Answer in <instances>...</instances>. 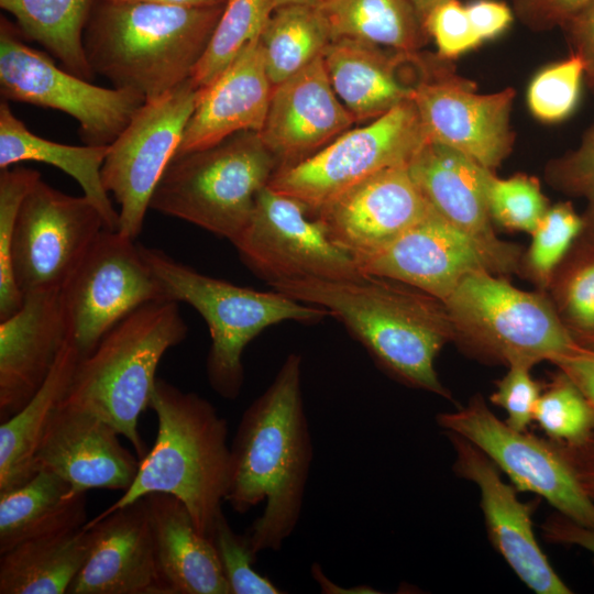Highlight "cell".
<instances>
[{"mask_svg": "<svg viewBox=\"0 0 594 594\" xmlns=\"http://www.w3.org/2000/svg\"><path fill=\"white\" fill-rule=\"evenodd\" d=\"M230 447L226 503L239 514L264 503L246 536L256 556L278 551L298 525L314 459L298 353L244 410Z\"/></svg>", "mask_w": 594, "mask_h": 594, "instance_id": "cell-1", "label": "cell"}, {"mask_svg": "<svg viewBox=\"0 0 594 594\" xmlns=\"http://www.w3.org/2000/svg\"><path fill=\"white\" fill-rule=\"evenodd\" d=\"M270 286L324 308L394 380L452 398L435 367L439 352L453 341L451 318L439 298L399 280L367 274L289 279Z\"/></svg>", "mask_w": 594, "mask_h": 594, "instance_id": "cell-2", "label": "cell"}, {"mask_svg": "<svg viewBox=\"0 0 594 594\" xmlns=\"http://www.w3.org/2000/svg\"><path fill=\"white\" fill-rule=\"evenodd\" d=\"M222 9L99 0L84 33L88 63L116 88L160 98L191 78Z\"/></svg>", "mask_w": 594, "mask_h": 594, "instance_id": "cell-3", "label": "cell"}, {"mask_svg": "<svg viewBox=\"0 0 594 594\" xmlns=\"http://www.w3.org/2000/svg\"><path fill=\"white\" fill-rule=\"evenodd\" d=\"M150 408L158 422L155 442L140 460L131 486L97 516L165 493L178 498L198 531L211 539L231 480L228 422L209 400L162 378L155 382Z\"/></svg>", "mask_w": 594, "mask_h": 594, "instance_id": "cell-4", "label": "cell"}, {"mask_svg": "<svg viewBox=\"0 0 594 594\" xmlns=\"http://www.w3.org/2000/svg\"><path fill=\"white\" fill-rule=\"evenodd\" d=\"M187 331L177 301L143 305L79 359L61 405L111 425L141 460L148 450L139 432V418L150 407L160 361L184 341Z\"/></svg>", "mask_w": 594, "mask_h": 594, "instance_id": "cell-5", "label": "cell"}, {"mask_svg": "<svg viewBox=\"0 0 594 594\" xmlns=\"http://www.w3.org/2000/svg\"><path fill=\"white\" fill-rule=\"evenodd\" d=\"M144 260L166 299L186 302L206 321L211 337L206 372L211 388L235 399L243 387L242 355L266 328L284 321L315 324L324 308L295 300L277 290L260 292L205 275L164 251L140 244Z\"/></svg>", "mask_w": 594, "mask_h": 594, "instance_id": "cell-6", "label": "cell"}, {"mask_svg": "<svg viewBox=\"0 0 594 594\" xmlns=\"http://www.w3.org/2000/svg\"><path fill=\"white\" fill-rule=\"evenodd\" d=\"M443 302L452 342L484 363L531 369L579 346L547 292L519 289L488 271L466 275Z\"/></svg>", "mask_w": 594, "mask_h": 594, "instance_id": "cell-7", "label": "cell"}, {"mask_svg": "<svg viewBox=\"0 0 594 594\" xmlns=\"http://www.w3.org/2000/svg\"><path fill=\"white\" fill-rule=\"evenodd\" d=\"M277 168L257 132H239L211 147L175 156L150 208L232 243Z\"/></svg>", "mask_w": 594, "mask_h": 594, "instance_id": "cell-8", "label": "cell"}, {"mask_svg": "<svg viewBox=\"0 0 594 594\" xmlns=\"http://www.w3.org/2000/svg\"><path fill=\"white\" fill-rule=\"evenodd\" d=\"M427 139L414 101L407 100L364 127L349 129L308 158L278 168L267 185L314 215L372 175L408 165Z\"/></svg>", "mask_w": 594, "mask_h": 594, "instance_id": "cell-9", "label": "cell"}, {"mask_svg": "<svg viewBox=\"0 0 594 594\" xmlns=\"http://www.w3.org/2000/svg\"><path fill=\"white\" fill-rule=\"evenodd\" d=\"M0 92L12 100L59 110L79 123L86 145H109L145 98L132 90L105 88L62 69L26 45L12 24L0 22Z\"/></svg>", "mask_w": 594, "mask_h": 594, "instance_id": "cell-10", "label": "cell"}, {"mask_svg": "<svg viewBox=\"0 0 594 594\" xmlns=\"http://www.w3.org/2000/svg\"><path fill=\"white\" fill-rule=\"evenodd\" d=\"M67 339L88 355L121 320L145 304L168 300L139 243L105 229L61 288Z\"/></svg>", "mask_w": 594, "mask_h": 594, "instance_id": "cell-11", "label": "cell"}, {"mask_svg": "<svg viewBox=\"0 0 594 594\" xmlns=\"http://www.w3.org/2000/svg\"><path fill=\"white\" fill-rule=\"evenodd\" d=\"M241 261L270 284L289 279H341L363 274L323 223L299 200L266 185L232 242Z\"/></svg>", "mask_w": 594, "mask_h": 594, "instance_id": "cell-12", "label": "cell"}, {"mask_svg": "<svg viewBox=\"0 0 594 594\" xmlns=\"http://www.w3.org/2000/svg\"><path fill=\"white\" fill-rule=\"evenodd\" d=\"M197 91L190 78L145 101L109 144L102 182L120 206L118 231L131 239L141 233L155 188L177 153Z\"/></svg>", "mask_w": 594, "mask_h": 594, "instance_id": "cell-13", "label": "cell"}, {"mask_svg": "<svg viewBox=\"0 0 594 594\" xmlns=\"http://www.w3.org/2000/svg\"><path fill=\"white\" fill-rule=\"evenodd\" d=\"M444 431L454 432L481 450L513 482L546 499L559 514L594 528V502L581 488L552 440L518 431L498 419L475 394L469 403L436 417Z\"/></svg>", "mask_w": 594, "mask_h": 594, "instance_id": "cell-14", "label": "cell"}, {"mask_svg": "<svg viewBox=\"0 0 594 594\" xmlns=\"http://www.w3.org/2000/svg\"><path fill=\"white\" fill-rule=\"evenodd\" d=\"M107 229L97 207L40 178L25 196L11 241V266L23 294L61 289Z\"/></svg>", "mask_w": 594, "mask_h": 594, "instance_id": "cell-15", "label": "cell"}, {"mask_svg": "<svg viewBox=\"0 0 594 594\" xmlns=\"http://www.w3.org/2000/svg\"><path fill=\"white\" fill-rule=\"evenodd\" d=\"M437 56L417 82L413 101L429 140L455 148L495 172L512 153L515 134L510 113L515 90L479 94Z\"/></svg>", "mask_w": 594, "mask_h": 594, "instance_id": "cell-16", "label": "cell"}, {"mask_svg": "<svg viewBox=\"0 0 594 594\" xmlns=\"http://www.w3.org/2000/svg\"><path fill=\"white\" fill-rule=\"evenodd\" d=\"M454 451L458 476L473 482L488 539L518 579L537 594H571L572 590L551 566L532 528L534 504L522 503L517 488L503 481L498 468L474 444L446 432Z\"/></svg>", "mask_w": 594, "mask_h": 594, "instance_id": "cell-17", "label": "cell"}, {"mask_svg": "<svg viewBox=\"0 0 594 594\" xmlns=\"http://www.w3.org/2000/svg\"><path fill=\"white\" fill-rule=\"evenodd\" d=\"M432 210L404 165L372 175L314 216L360 266Z\"/></svg>", "mask_w": 594, "mask_h": 594, "instance_id": "cell-18", "label": "cell"}, {"mask_svg": "<svg viewBox=\"0 0 594 594\" xmlns=\"http://www.w3.org/2000/svg\"><path fill=\"white\" fill-rule=\"evenodd\" d=\"M408 170L429 205L483 248L503 276L520 273L522 248L501 240L490 217L485 195L490 169L455 148L427 139Z\"/></svg>", "mask_w": 594, "mask_h": 594, "instance_id": "cell-19", "label": "cell"}, {"mask_svg": "<svg viewBox=\"0 0 594 594\" xmlns=\"http://www.w3.org/2000/svg\"><path fill=\"white\" fill-rule=\"evenodd\" d=\"M84 527L90 550L67 594H169L157 565L147 496Z\"/></svg>", "mask_w": 594, "mask_h": 594, "instance_id": "cell-20", "label": "cell"}, {"mask_svg": "<svg viewBox=\"0 0 594 594\" xmlns=\"http://www.w3.org/2000/svg\"><path fill=\"white\" fill-rule=\"evenodd\" d=\"M360 270L363 274L399 280L442 301L473 272L502 275L497 263L483 248L435 209L363 262Z\"/></svg>", "mask_w": 594, "mask_h": 594, "instance_id": "cell-21", "label": "cell"}, {"mask_svg": "<svg viewBox=\"0 0 594 594\" xmlns=\"http://www.w3.org/2000/svg\"><path fill=\"white\" fill-rule=\"evenodd\" d=\"M354 122L334 92L320 56L273 87L257 134L282 168L314 155Z\"/></svg>", "mask_w": 594, "mask_h": 594, "instance_id": "cell-22", "label": "cell"}, {"mask_svg": "<svg viewBox=\"0 0 594 594\" xmlns=\"http://www.w3.org/2000/svg\"><path fill=\"white\" fill-rule=\"evenodd\" d=\"M119 435L96 415L59 405L36 451L35 470L57 474L75 493L124 492L136 477L140 459L122 446Z\"/></svg>", "mask_w": 594, "mask_h": 594, "instance_id": "cell-23", "label": "cell"}, {"mask_svg": "<svg viewBox=\"0 0 594 594\" xmlns=\"http://www.w3.org/2000/svg\"><path fill=\"white\" fill-rule=\"evenodd\" d=\"M61 289L24 295L0 320V421L21 410L43 385L67 340Z\"/></svg>", "mask_w": 594, "mask_h": 594, "instance_id": "cell-24", "label": "cell"}, {"mask_svg": "<svg viewBox=\"0 0 594 594\" xmlns=\"http://www.w3.org/2000/svg\"><path fill=\"white\" fill-rule=\"evenodd\" d=\"M272 90L258 40L209 85L198 89L194 111L175 156L211 147L239 132L258 133Z\"/></svg>", "mask_w": 594, "mask_h": 594, "instance_id": "cell-25", "label": "cell"}, {"mask_svg": "<svg viewBox=\"0 0 594 594\" xmlns=\"http://www.w3.org/2000/svg\"><path fill=\"white\" fill-rule=\"evenodd\" d=\"M413 54H389L382 46L340 37L327 45L322 59L338 98L355 122H364L413 99L416 85L399 75Z\"/></svg>", "mask_w": 594, "mask_h": 594, "instance_id": "cell-26", "label": "cell"}, {"mask_svg": "<svg viewBox=\"0 0 594 594\" xmlns=\"http://www.w3.org/2000/svg\"><path fill=\"white\" fill-rule=\"evenodd\" d=\"M146 496L157 565L169 594H230L217 549L187 507L169 494Z\"/></svg>", "mask_w": 594, "mask_h": 594, "instance_id": "cell-27", "label": "cell"}, {"mask_svg": "<svg viewBox=\"0 0 594 594\" xmlns=\"http://www.w3.org/2000/svg\"><path fill=\"white\" fill-rule=\"evenodd\" d=\"M86 493L57 474L38 470L28 482L0 491V554L36 538L84 527Z\"/></svg>", "mask_w": 594, "mask_h": 594, "instance_id": "cell-28", "label": "cell"}, {"mask_svg": "<svg viewBox=\"0 0 594 594\" xmlns=\"http://www.w3.org/2000/svg\"><path fill=\"white\" fill-rule=\"evenodd\" d=\"M109 145H66L31 132L11 111L0 103V168L20 162L51 164L73 177L99 210L108 230H118L119 212L114 209L102 182L101 169Z\"/></svg>", "mask_w": 594, "mask_h": 594, "instance_id": "cell-29", "label": "cell"}, {"mask_svg": "<svg viewBox=\"0 0 594 594\" xmlns=\"http://www.w3.org/2000/svg\"><path fill=\"white\" fill-rule=\"evenodd\" d=\"M80 356L67 339L43 385L16 414L0 425V491L28 482L34 458L58 409Z\"/></svg>", "mask_w": 594, "mask_h": 594, "instance_id": "cell-30", "label": "cell"}, {"mask_svg": "<svg viewBox=\"0 0 594 594\" xmlns=\"http://www.w3.org/2000/svg\"><path fill=\"white\" fill-rule=\"evenodd\" d=\"M85 527L24 541L0 554V594H64L86 562Z\"/></svg>", "mask_w": 594, "mask_h": 594, "instance_id": "cell-31", "label": "cell"}, {"mask_svg": "<svg viewBox=\"0 0 594 594\" xmlns=\"http://www.w3.org/2000/svg\"><path fill=\"white\" fill-rule=\"evenodd\" d=\"M99 0H0L23 35L47 50L69 73L95 76L84 48V33Z\"/></svg>", "mask_w": 594, "mask_h": 594, "instance_id": "cell-32", "label": "cell"}, {"mask_svg": "<svg viewBox=\"0 0 594 594\" xmlns=\"http://www.w3.org/2000/svg\"><path fill=\"white\" fill-rule=\"evenodd\" d=\"M332 40L346 37L415 53L428 37L409 0H322Z\"/></svg>", "mask_w": 594, "mask_h": 594, "instance_id": "cell-33", "label": "cell"}, {"mask_svg": "<svg viewBox=\"0 0 594 594\" xmlns=\"http://www.w3.org/2000/svg\"><path fill=\"white\" fill-rule=\"evenodd\" d=\"M331 41L328 21L319 6L289 4L275 9L260 36L272 86L322 56Z\"/></svg>", "mask_w": 594, "mask_h": 594, "instance_id": "cell-34", "label": "cell"}, {"mask_svg": "<svg viewBox=\"0 0 594 594\" xmlns=\"http://www.w3.org/2000/svg\"><path fill=\"white\" fill-rule=\"evenodd\" d=\"M547 294L572 339L594 349V242L580 237L556 270Z\"/></svg>", "mask_w": 594, "mask_h": 594, "instance_id": "cell-35", "label": "cell"}, {"mask_svg": "<svg viewBox=\"0 0 594 594\" xmlns=\"http://www.w3.org/2000/svg\"><path fill=\"white\" fill-rule=\"evenodd\" d=\"M274 11L272 0H226L191 81L202 88L217 78L250 44L260 40Z\"/></svg>", "mask_w": 594, "mask_h": 594, "instance_id": "cell-36", "label": "cell"}, {"mask_svg": "<svg viewBox=\"0 0 594 594\" xmlns=\"http://www.w3.org/2000/svg\"><path fill=\"white\" fill-rule=\"evenodd\" d=\"M583 218L572 202L551 205L531 235L522 254L520 273L538 290L547 292L551 278L583 232Z\"/></svg>", "mask_w": 594, "mask_h": 594, "instance_id": "cell-37", "label": "cell"}, {"mask_svg": "<svg viewBox=\"0 0 594 594\" xmlns=\"http://www.w3.org/2000/svg\"><path fill=\"white\" fill-rule=\"evenodd\" d=\"M485 195L493 224L512 232L531 234L551 206L539 179L524 173L499 178L488 170Z\"/></svg>", "mask_w": 594, "mask_h": 594, "instance_id": "cell-38", "label": "cell"}, {"mask_svg": "<svg viewBox=\"0 0 594 594\" xmlns=\"http://www.w3.org/2000/svg\"><path fill=\"white\" fill-rule=\"evenodd\" d=\"M534 420L554 441L573 443L594 432V415L587 402L561 371L542 388Z\"/></svg>", "mask_w": 594, "mask_h": 594, "instance_id": "cell-39", "label": "cell"}, {"mask_svg": "<svg viewBox=\"0 0 594 594\" xmlns=\"http://www.w3.org/2000/svg\"><path fill=\"white\" fill-rule=\"evenodd\" d=\"M40 178L37 170L18 165L0 173V320L23 304L11 266V241L20 207Z\"/></svg>", "mask_w": 594, "mask_h": 594, "instance_id": "cell-40", "label": "cell"}, {"mask_svg": "<svg viewBox=\"0 0 594 594\" xmlns=\"http://www.w3.org/2000/svg\"><path fill=\"white\" fill-rule=\"evenodd\" d=\"M584 76V64L573 53L542 68L527 90V103L532 116L549 123L570 117L579 103Z\"/></svg>", "mask_w": 594, "mask_h": 594, "instance_id": "cell-41", "label": "cell"}, {"mask_svg": "<svg viewBox=\"0 0 594 594\" xmlns=\"http://www.w3.org/2000/svg\"><path fill=\"white\" fill-rule=\"evenodd\" d=\"M211 540L217 549L230 594L284 593L254 568L256 554L248 536L235 532L222 513L215 524Z\"/></svg>", "mask_w": 594, "mask_h": 594, "instance_id": "cell-42", "label": "cell"}, {"mask_svg": "<svg viewBox=\"0 0 594 594\" xmlns=\"http://www.w3.org/2000/svg\"><path fill=\"white\" fill-rule=\"evenodd\" d=\"M429 37L443 59L455 58L475 47L482 40L474 31L466 7L459 0H449L432 9L424 20Z\"/></svg>", "mask_w": 594, "mask_h": 594, "instance_id": "cell-43", "label": "cell"}, {"mask_svg": "<svg viewBox=\"0 0 594 594\" xmlns=\"http://www.w3.org/2000/svg\"><path fill=\"white\" fill-rule=\"evenodd\" d=\"M547 184L569 197L594 199V125L583 135L580 145L544 167Z\"/></svg>", "mask_w": 594, "mask_h": 594, "instance_id": "cell-44", "label": "cell"}, {"mask_svg": "<svg viewBox=\"0 0 594 594\" xmlns=\"http://www.w3.org/2000/svg\"><path fill=\"white\" fill-rule=\"evenodd\" d=\"M530 367L512 365L496 382L490 400L506 411L505 422L518 430L527 431L534 420L535 409L543 386L530 374Z\"/></svg>", "mask_w": 594, "mask_h": 594, "instance_id": "cell-45", "label": "cell"}, {"mask_svg": "<svg viewBox=\"0 0 594 594\" xmlns=\"http://www.w3.org/2000/svg\"><path fill=\"white\" fill-rule=\"evenodd\" d=\"M593 0H515L520 20L532 30L563 26Z\"/></svg>", "mask_w": 594, "mask_h": 594, "instance_id": "cell-46", "label": "cell"}, {"mask_svg": "<svg viewBox=\"0 0 594 594\" xmlns=\"http://www.w3.org/2000/svg\"><path fill=\"white\" fill-rule=\"evenodd\" d=\"M572 53L584 64L586 82L594 88V0L563 25Z\"/></svg>", "mask_w": 594, "mask_h": 594, "instance_id": "cell-47", "label": "cell"}, {"mask_svg": "<svg viewBox=\"0 0 594 594\" xmlns=\"http://www.w3.org/2000/svg\"><path fill=\"white\" fill-rule=\"evenodd\" d=\"M472 26L482 42L504 33L513 22L510 8L496 0H476L466 6Z\"/></svg>", "mask_w": 594, "mask_h": 594, "instance_id": "cell-48", "label": "cell"}, {"mask_svg": "<svg viewBox=\"0 0 594 594\" xmlns=\"http://www.w3.org/2000/svg\"><path fill=\"white\" fill-rule=\"evenodd\" d=\"M551 363L579 388L594 415V349L579 345Z\"/></svg>", "mask_w": 594, "mask_h": 594, "instance_id": "cell-49", "label": "cell"}, {"mask_svg": "<svg viewBox=\"0 0 594 594\" xmlns=\"http://www.w3.org/2000/svg\"><path fill=\"white\" fill-rule=\"evenodd\" d=\"M552 441L570 465L583 492L594 502V432L573 443Z\"/></svg>", "mask_w": 594, "mask_h": 594, "instance_id": "cell-50", "label": "cell"}, {"mask_svg": "<svg viewBox=\"0 0 594 594\" xmlns=\"http://www.w3.org/2000/svg\"><path fill=\"white\" fill-rule=\"evenodd\" d=\"M542 537L550 543L576 546L594 557V528L581 526L556 513L541 525Z\"/></svg>", "mask_w": 594, "mask_h": 594, "instance_id": "cell-51", "label": "cell"}, {"mask_svg": "<svg viewBox=\"0 0 594 594\" xmlns=\"http://www.w3.org/2000/svg\"><path fill=\"white\" fill-rule=\"evenodd\" d=\"M110 1L151 2V3H160V4H167V6L205 8V7L222 6L226 0H110Z\"/></svg>", "mask_w": 594, "mask_h": 594, "instance_id": "cell-52", "label": "cell"}, {"mask_svg": "<svg viewBox=\"0 0 594 594\" xmlns=\"http://www.w3.org/2000/svg\"><path fill=\"white\" fill-rule=\"evenodd\" d=\"M582 218L584 227L581 237L594 242V199L588 201Z\"/></svg>", "mask_w": 594, "mask_h": 594, "instance_id": "cell-53", "label": "cell"}, {"mask_svg": "<svg viewBox=\"0 0 594 594\" xmlns=\"http://www.w3.org/2000/svg\"><path fill=\"white\" fill-rule=\"evenodd\" d=\"M416 10L418 16L420 18L422 24L426 16L429 12L435 9L437 6L449 1V0H409Z\"/></svg>", "mask_w": 594, "mask_h": 594, "instance_id": "cell-54", "label": "cell"}, {"mask_svg": "<svg viewBox=\"0 0 594 594\" xmlns=\"http://www.w3.org/2000/svg\"><path fill=\"white\" fill-rule=\"evenodd\" d=\"M322 0H272L274 10L289 4L319 6Z\"/></svg>", "mask_w": 594, "mask_h": 594, "instance_id": "cell-55", "label": "cell"}]
</instances>
